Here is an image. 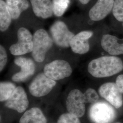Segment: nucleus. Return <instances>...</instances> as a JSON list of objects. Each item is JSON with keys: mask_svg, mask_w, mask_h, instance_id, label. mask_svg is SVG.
Here are the masks:
<instances>
[{"mask_svg": "<svg viewBox=\"0 0 123 123\" xmlns=\"http://www.w3.org/2000/svg\"><path fill=\"white\" fill-rule=\"evenodd\" d=\"M53 41L48 32L40 29L33 36V49L32 57L38 62H42L45 58L47 53L53 47Z\"/></svg>", "mask_w": 123, "mask_h": 123, "instance_id": "2", "label": "nucleus"}, {"mask_svg": "<svg viewBox=\"0 0 123 123\" xmlns=\"http://www.w3.org/2000/svg\"><path fill=\"white\" fill-rule=\"evenodd\" d=\"M102 48L112 56L123 54V39H119L114 36L105 34L101 41Z\"/></svg>", "mask_w": 123, "mask_h": 123, "instance_id": "14", "label": "nucleus"}, {"mask_svg": "<svg viewBox=\"0 0 123 123\" xmlns=\"http://www.w3.org/2000/svg\"><path fill=\"white\" fill-rule=\"evenodd\" d=\"M57 123H81L79 118L69 113L62 114L58 119Z\"/></svg>", "mask_w": 123, "mask_h": 123, "instance_id": "23", "label": "nucleus"}, {"mask_svg": "<svg viewBox=\"0 0 123 123\" xmlns=\"http://www.w3.org/2000/svg\"><path fill=\"white\" fill-rule=\"evenodd\" d=\"M47 120L42 110L34 107L26 111L19 119V123H47Z\"/></svg>", "mask_w": 123, "mask_h": 123, "instance_id": "16", "label": "nucleus"}, {"mask_svg": "<svg viewBox=\"0 0 123 123\" xmlns=\"http://www.w3.org/2000/svg\"><path fill=\"white\" fill-rule=\"evenodd\" d=\"M116 84L120 92L123 93V74L119 75L116 80Z\"/></svg>", "mask_w": 123, "mask_h": 123, "instance_id": "25", "label": "nucleus"}, {"mask_svg": "<svg viewBox=\"0 0 123 123\" xmlns=\"http://www.w3.org/2000/svg\"></svg>", "mask_w": 123, "mask_h": 123, "instance_id": "28", "label": "nucleus"}, {"mask_svg": "<svg viewBox=\"0 0 123 123\" xmlns=\"http://www.w3.org/2000/svg\"><path fill=\"white\" fill-rule=\"evenodd\" d=\"M6 3L13 20L18 19L29 6L28 0H6Z\"/></svg>", "mask_w": 123, "mask_h": 123, "instance_id": "17", "label": "nucleus"}, {"mask_svg": "<svg viewBox=\"0 0 123 123\" xmlns=\"http://www.w3.org/2000/svg\"><path fill=\"white\" fill-rule=\"evenodd\" d=\"M14 63L21 68V70L12 76V80L14 82H24L34 74L35 65L31 58L22 57H17Z\"/></svg>", "mask_w": 123, "mask_h": 123, "instance_id": "10", "label": "nucleus"}, {"mask_svg": "<svg viewBox=\"0 0 123 123\" xmlns=\"http://www.w3.org/2000/svg\"><path fill=\"white\" fill-rule=\"evenodd\" d=\"M114 0H98L89 12V17L93 21H99L106 18L111 12Z\"/></svg>", "mask_w": 123, "mask_h": 123, "instance_id": "13", "label": "nucleus"}, {"mask_svg": "<svg viewBox=\"0 0 123 123\" xmlns=\"http://www.w3.org/2000/svg\"><path fill=\"white\" fill-rule=\"evenodd\" d=\"M43 73L49 78L56 81L69 77L72 74V68L68 62L57 59L46 64Z\"/></svg>", "mask_w": 123, "mask_h": 123, "instance_id": "4", "label": "nucleus"}, {"mask_svg": "<svg viewBox=\"0 0 123 123\" xmlns=\"http://www.w3.org/2000/svg\"><path fill=\"white\" fill-rule=\"evenodd\" d=\"M98 92L101 97L114 108L119 109L123 105L122 93L116 83L109 82L102 84L98 88Z\"/></svg>", "mask_w": 123, "mask_h": 123, "instance_id": "9", "label": "nucleus"}, {"mask_svg": "<svg viewBox=\"0 0 123 123\" xmlns=\"http://www.w3.org/2000/svg\"><path fill=\"white\" fill-rule=\"evenodd\" d=\"M7 61V55L6 49L2 46H0V71L3 69Z\"/></svg>", "mask_w": 123, "mask_h": 123, "instance_id": "24", "label": "nucleus"}, {"mask_svg": "<svg viewBox=\"0 0 123 123\" xmlns=\"http://www.w3.org/2000/svg\"><path fill=\"white\" fill-rule=\"evenodd\" d=\"M5 105L8 108L18 113L26 111L29 106V101L24 88L21 86L16 87L11 96L6 101Z\"/></svg>", "mask_w": 123, "mask_h": 123, "instance_id": "11", "label": "nucleus"}, {"mask_svg": "<svg viewBox=\"0 0 123 123\" xmlns=\"http://www.w3.org/2000/svg\"><path fill=\"white\" fill-rule=\"evenodd\" d=\"M89 73L97 78L110 77L123 70L122 60L115 56H105L94 59L88 67Z\"/></svg>", "mask_w": 123, "mask_h": 123, "instance_id": "1", "label": "nucleus"}, {"mask_svg": "<svg viewBox=\"0 0 123 123\" xmlns=\"http://www.w3.org/2000/svg\"><path fill=\"white\" fill-rule=\"evenodd\" d=\"M89 117L94 123H111L116 117L114 107L104 101H98L90 107Z\"/></svg>", "mask_w": 123, "mask_h": 123, "instance_id": "3", "label": "nucleus"}, {"mask_svg": "<svg viewBox=\"0 0 123 123\" xmlns=\"http://www.w3.org/2000/svg\"><path fill=\"white\" fill-rule=\"evenodd\" d=\"M79 0L82 4L85 5L87 4L88 3L90 0Z\"/></svg>", "mask_w": 123, "mask_h": 123, "instance_id": "26", "label": "nucleus"}, {"mask_svg": "<svg viewBox=\"0 0 123 123\" xmlns=\"http://www.w3.org/2000/svg\"><path fill=\"white\" fill-rule=\"evenodd\" d=\"M85 101L84 93L74 89L69 92L66 100V108L68 113L81 118L85 112Z\"/></svg>", "mask_w": 123, "mask_h": 123, "instance_id": "8", "label": "nucleus"}, {"mask_svg": "<svg viewBox=\"0 0 123 123\" xmlns=\"http://www.w3.org/2000/svg\"><path fill=\"white\" fill-rule=\"evenodd\" d=\"M18 42L10 47V51L14 56H21L31 53L33 49V36L25 27L20 28L18 31Z\"/></svg>", "mask_w": 123, "mask_h": 123, "instance_id": "6", "label": "nucleus"}, {"mask_svg": "<svg viewBox=\"0 0 123 123\" xmlns=\"http://www.w3.org/2000/svg\"><path fill=\"white\" fill-rule=\"evenodd\" d=\"M56 84V81L49 78L44 73H41L31 81L29 86V91L34 97H43L50 92Z\"/></svg>", "mask_w": 123, "mask_h": 123, "instance_id": "7", "label": "nucleus"}, {"mask_svg": "<svg viewBox=\"0 0 123 123\" xmlns=\"http://www.w3.org/2000/svg\"><path fill=\"white\" fill-rule=\"evenodd\" d=\"M112 12L117 20L123 22V0H114Z\"/></svg>", "mask_w": 123, "mask_h": 123, "instance_id": "21", "label": "nucleus"}, {"mask_svg": "<svg viewBox=\"0 0 123 123\" xmlns=\"http://www.w3.org/2000/svg\"><path fill=\"white\" fill-rule=\"evenodd\" d=\"M14 84L9 82H2L0 83V101H7L15 90Z\"/></svg>", "mask_w": 123, "mask_h": 123, "instance_id": "19", "label": "nucleus"}, {"mask_svg": "<svg viewBox=\"0 0 123 123\" xmlns=\"http://www.w3.org/2000/svg\"><path fill=\"white\" fill-rule=\"evenodd\" d=\"M84 99L86 104H94L99 100V96L96 90L91 88H88L84 93Z\"/></svg>", "mask_w": 123, "mask_h": 123, "instance_id": "22", "label": "nucleus"}, {"mask_svg": "<svg viewBox=\"0 0 123 123\" xmlns=\"http://www.w3.org/2000/svg\"><path fill=\"white\" fill-rule=\"evenodd\" d=\"M53 12L58 17L63 15L70 4L69 0H53Z\"/></svg>", "mask_w": 123, "mask_h": 123, "instance_id": "20", "label": "nucleus"}, {"mask_svg": "<svg viewBox=\"0 0 123 123\" xmlns=\"http://www.w3.org/2000/svg\"><path fill=\"white\" fill-rule=\"evenodd\" d=\"M33 12L38 18L47 19L52 16L53 3L51 0H30Z\"/></svg>", "mask_w": 123, "mask_h": 123, "instance_id": "15", "label": "nucleus"}, {"mask_svg": "<svg viewBox=\"0 0 123 123\" xmlns=\"http://www.w3.org/2000/svg\"><path fill=\"white\" fill-rule=\"evenodd\" d=\"M12 18L9 12L6 2L0 0V30L6 31L10 26Z\"/></svg>", "mask_w": 123, "mask_h": 123, "instance_id": "18", "label": "nucleus"}, {"mask_svg": "<svg viewBox=\"0 0 123 123\" xmlns=\"http://www.w3.org/2000/svg\"><path fill=\"white\" fill-rule=\"evenodd\" d=\"M93 35L91 31H82L73 37L70 47L73 52L79 54H84L88 53L90 49L88 39Z\"/></svg>", "mask_w": 123, "mask_h": 123, "instance_id": "12", "label": "nucleus"}, {"mask_svg": "<svg viewBox=\"0 0 123 123\" xmlns=\"http://www.w3.org/2000/svg\"><path fill=\"white\" fill-rule=\"evenodd\" d=\"M120 123V122H117V123Z\"/></svg>", "mask_w": 123, "mask_h": 123, "instance_id": "27", "label": "nucleus"}, {"mask_svg": "<svg viewBox=\"0 0 123 123\" xmlns=\"http://www.w3.org/2000/svg\"><path fill=\"white\" fill-rule=\"evenodd\" d=\"M50 32L53 42L62 48L70 47L71 42L75 35L68 29L66 24L60 21L53 24L50 28Z\"/></svg>", "mask_w": 123, "mask_h": 123, "instance_id": "5", "label": "nucleus"}]
</instances>
